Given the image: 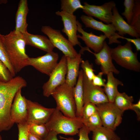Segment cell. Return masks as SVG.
Wrapping results in <instances>:
<instances>
[{
    "label": "cell",
    "mask_w": 140,
    "mask_h": 140,
    "mask_svg": "<svg viewBox=\"0 0 140 140\" xmlns=\"http://www.w3.org/2000/svg\"><path fill=\"white\" fill-rule=\"evenodd\" d=\"M27 85L26 80L20 76L7 82L0 81V132L9 130L14 125L10 116L11 105L17 92Z\"/></svg>",
    "instance_id": "1"
},
{
    "label": "cell",
    "mask_w": 140,
    "mask_h": 140,
    "mask_svg": "<svg viewBox=\"0 0 140 140\" xmlns=\"http://www.w3.org/2000/svg\"><path fill=\"white\" fill-rule=\"evenodd\" d=\"M3 39L9 59L16 74L28 66L29 57L26 54L25 39L23 34L11 31L3 35Z\"/></svg>",
    "instance_id": "2"
},
{
    "label": "cell",
    "mask_w": 140,
    "mask_h": 140,
    "mask_svg": "<svg viewBox=\"0 0 140 140\" xmlns=\"http://www.w3.org/2000/svg\"><path fill=\"white\" fill-rule=\"evenodd\" d=\"M46 124L49 131L73 136L78 134L83 124L82 118L68 117L56 108Z\"/></svg>",
    "instance_id": "3"
},
{
    "label": "cell",
    "mask_w": 140,
    "mask_h": 140,
    "mask_svg": "<svg viewBox=\"0 0 140 140\" xmlns=\"http://www.w3.org/2000/svg\"><path fill=\"white\" fill-rule=\"evenodd\" d=\"M73 88L65 82L56 88L51 94L56 101V108L64 115L71 118L76 117Z\"/></svg>",
    "instance_id": "4"
},
{
    "label": "cell",
    "mask_w": 140,
    "mask_h": 140,
    "mask_svg": "<svg viewBox=\"0 0 140 140\" xmlns=\"http://www.w3.org/2000/svg\"><path fill=\"white\" fill-rule=\"evenodd\" d=\"M131 43L127 41L124 45H119L111 48L113 60L119 65L128 70L136 72L140 71V63L137 57V53L132 50Z\"/></svg>",
    "instance_id": "5"
},
{
    "label": "cell",
    "mask_w": 140,
    "mask_h": 140,
    "mask_svg": "<svg viewBox=\"0 0 140 140\" xmlns=\"http://www.w3.org/2000/svg\"><path fill=\"white\" fill-rule=\"evenodd\" d=\"M96 106L102 126L114 131L122 121L123 112L109 102Z\"/></svg>",
    "instance_id": "6"
},
{
    "label": "cell",
    "mask_w": 140,
    "mask_h": 140,
    "mask_svg": "<svg viewBox=\"0 0 140 140\" xmlns=\"http://www.w3.org/2000/svg\"><path fill=\"white\" fill-rule=\"evenodd\" d=\"M41 31L46 34L54 47L61 51L66 57H76L78 53L69 40L61 33L60 30L52 28L50 26H43Z\"/></svg>",
    "instance_id": "7"
},
{
    "label": "cell",
    "mask_w": 140,
    "mask_h": 140,
    "mask_svg": "<svg viewBox=\"0 0 140 140\" xmlns=\"http://www.w3.org/2000/svg\"><path fill=\"white\" fill-rule=\"evenodd\" d=\"M67 73L66 57L64 55L49 76L48 81L43 84V95L49 97L56 88L65 82Z\"/></svg>",
    "instance_id": "8"
},
{
    "label": "cell",
    "mask_w": 140,
    "mask_h": 140,
    "mask_svg": "<svg viewBox=\"0 0 140 140\" xmlns=\"http://www.w3.org/2000/svg\"><path fill=\"white\" fill-rule=\"evenodd\" d=\"M58 58V53L53 51L36 58L29 57L27 65L49 76L56 67Z\"/></svg>",
    "instance_id": "9"
},
{
    "label": "cell",
    "mask_w": 140,
    "mask_h": 140,
    "mask_svg": "<svg viewBox=\"0 0 140 140\" xmlns=\"http://www.w3.org/2000/svg\"><path fill=\"white\" fill-rule=\"evenodd\" d=\"M80 18L86 27L91 28L103 32L107 38L108 39V44L121 43L118 39L120 38L121 36L116 32V29L112 23L104 24L95 20L92 17L84 15H82Z\"/></svg>",
    "instance_id": "10"
},
{
    "label": "cell",
    "mask_w": 140,
    "mask_h": 140,
    "mask_svg": "<svg viewBox=\"0 0 140 140\" xmlns=\"http://www.w3.org/2000/svg\"><path fill=\"white\" fill-rule=\"evenodd\" d=\"M83 86L84 104L90 102L97 105L108 102L103 88L94 85L84 72Z\"/></svg>",
    "instance_id": "11"
},
{
    "label": "cell",
    "mask_w": 140,
    "mask_h": 140,
    "mask_svg": "<svg viewBox=\"0 0 140 140\" xmlns=\"http://www.w3.org/2000/svg\"><path fill=\"white\" fill-rule=\"evenodd\" d=\"M83 11L87 16L97 18L107 24L111 23L113 17L112 10L116 4L111 1L103 4L97 5L83 3Z\"/></svg>",
    "instance_id": "12"
},
{
    "label": "cell",
    "mask_w": 140,
    "mask_h": 140,
    "mask_svg": "<svg viewBox=\"0 0 140 140\" xmlns=\"http://www.w3.org/2000/svg\"><path fill=\"white\" fill-rule=\"evenodd\" d=\"M81 51L87 50L93 54L95 57V62L96 64L100 66L101 72L104 74L107 75L110 72H112L118 74L120 71L114 66L112 62L111 54V48L108 45L106 42L104 41L103 47L98 53H95L91 51L89 48L82 47Z\"/></svg>",
    "instance_id": "13"
},
{
    "label": "cell",
    "mask_w": 140,
    "mask_h": 140,
    "mask_svg": "<svg viewBox=\"0 0 140 140\" xmlns=\"http://www.w3.org/2000/svg\"><path fill=\"white\" fill-rule=\"evenodd\" d=\"M28 111L27 123L46 124L48 121L55 108L45 107L38 103L26 99Z\"/></svg>",
    "instance_id": "14"
},
{
    "label": "cell",
    "mask_w": 140,
    "mask_h": 140,
    "mask_svg": "<svg viewBox=\"0 0 140 140\" xmlns=\"http://www.w3.org/2000/svg\"><path fill=\"white\" fill-rule=\"evenodd\" d=\"M22 89H19L14 97L10 110V116L13 123L17 124L27 122L28 111L26 98L22 95Z\"/></svg>",
    "instance_id": "15"
},
{
    "label": "cell",
    "mask_w": 140,
    "mask_h": 140,
    "mask_svg": "<svg viewBox=\"0 0 140 140\" xmlns=\"http://www.w3.org/2000/svg\"><path fill=\"white\" fill-rule=\"evenodd\" d=\"M55 14L61 17L64 25V28L62 31L67 36L68 39L73 46L78 45L81 48V44L77 37V20L76 16L62 11H57L55 12Z\"/></svg>",
    "instance_id": "16"
},
{
    "label": "cell",
    "mask_w": 140,
    "mask_h": 140,
    "mask_svg": "<svg viewBox=\"0 0 140 140\" xmlns=\"http://www.w3.org/2000/svg\"><path fill=\"white\" fill-rule=\"evenodd\" d=\"M77 31L81 34L77 35V37L81 39L86 45V47L92 50L94 53L99 52L102 49L105 40L107 38L104 34L99 36L94 34L92 32L88 33L82 28V25L77 20Z\"/></svg>",
    "instance_id": "17"
},
{
    "label": "cell",
    "mask_w": 140,
    "mask_h": 140,
    "mask_svg": "<svg viewBox=\"0 0 140 140\" xmlns=\"http://www.w3.org/2000/svg\"><path fill=\"white\" fill-rule=\"evenodd\" d=\"M112 12L111 23L115 27L116 31L118 32L117 33L119 35L123 37L124 35L127 34L136 38L140 37V34L137 33L120 15L116 6L113 8Z\"/></svg>",
    "instance_id": "18"
},
{
    "label": "cell",
    "mask_w": 140,
    "mask_h": 140,
    "mask_svg": "<svg viewBox=\"0 0 140 140\" xmlns=\"http://www.w3.org/2000/svg\"><path fill=\"white\" fill-rule=\"evenodd\" d=\"M66 60L67 73L65 82L70 87H73L76 84L80 65L83 60L81 54L78 53L77 56L74 58L66 57Z\"/></svg>",
    "instance_id": "19"
},
{
    "label": "cell",
    "mask_w": 140,
    "mask_h": 140,
    "mask_svg": "<svg viewBox=\"0 0 140 140\" xmlns=\"http://www.w3.org/2000/svg\"><path fill=\"white\" fill-rule=\"evenodd\" d=\"M23 34L26 45L35 47L47 52L53 51L54 48L49 38L46 37L31 34L27 32Z\"/></svg>",
    "instance_id": "20"
},
{
    "label": "cell",
    "mask_w": 140,
    "mask_h": 140,
    "mask_svg": "<svg viewBox=\"0 0 140 140\" xmlns=\"http://www.w3.org/2000/svg\"><path fill=\"white\" fill-rule=\"evenodd\" d=\"M29 11L27 0H20L15 16V33L23 34L27 32L26 17Z\"/></svg>",
    "instance_id": "21"
},
{
    "label": "cell",
    "mask_w": 140,
    "mask_h": 140,
    "mask_svg": "<svg viewBox=\"0 0 140 140\" xmlns=\"http://www.w3.org/2000/svg\"><path fill=\"white\" fill-rule=\"evenodd\" d=\"M83 72L82 69L79 71L78 79L73 91L76 107V117L82 118L81 114L84 105L83 79Z\"/></svg>",
    "instance_id": "22"
},
{
    "label": "cell",
    "mask_w": 140,
    "mask_h": 140,
    "mask_svg": "<svg viewBox=\"0 0 140 140\" xmlns=\"http://www.w3.org/2000/svg\"><path fill=\"white\" fill-rule=\"evenodd\" d=\"M107 75V81L103 89L108 102L113 103L118 92V85L123 86V84L122 81L114 77L113 72H110Z\"/></svg>",
    "instance_id": "23"
},
{
    "label": "cell",
    "mask_w": 140,
    "mask_h": 140,
    "mask_svg": "<svg viewBox=\"0 0 140 140\" xmlns=\"http://www.w3.org/2000/svg\"><path fill=\"white\" fill-rule=\"evenodd\" d=\"M134 101L132 96H129L125 93H117L114 99L113 103L120 110L123 112L128 110H131Z\"/></svg>",
    "instance_id": "24"
},
{
    "label": "cell",
    "mask_w": 140,
    "mask_h": 140,
    "mask_svg": "<svg viewBox=\"0 0 140 140\" xmlns=\"http://www.w3.org/2000/svg\"><path fill=\"white\" fill-rule=\"evenodd\" d=\"M92 140H120V138L113 131L102 126L93 131Z\"/></svg>",
    "instance_id": "25"
},
{
    "label": "cell",
    "mask_w": 140,
    "mask_h": 140,
    "mask_svg": "<svg viewBox=\"0 0 140 140\" xmlns=\"http://www.w3.org/2000/svg\"><path fill=\"white\" fill-rule=\"evenodd\" d=\"M28 124L29 132L42 140L47 136L49 131L46 124L31 123Z\"/></svg>",
    "instance_id": "26"
},
{
    "label": "cell",
    "mask_w": 140,
    "mask_h": 140,
    "mask_svg": "<svg viewBox=\"0 0 140 140\" xmlns=\"http://www.w3.org/2000/svg\"><path fill=\"white\" fill-rule=\"evenodd\" d=\"M61 2L62 11L70 15H73L77 10L83 9L84 7L80 0H61Z\"/></svg>",
    "instance_id": "27"
},
{
    "label": "cell",
    "mask_w": 140,
    "mask_h": 140,
    "mask_svg": "<svg viewBox=\"0 0 140 140\" xmlns=\"http://www.w3.org/2000/svg\"><path fill=\"white\" fill-rule=\"evenodd\" d=\"M0 60L6 66L13 77L16 73L9 59L3 39V35L0 33Z\"/></svg>",
    "instance_id": "28"
},
{
    "label": "cell",
    "mask_w": 140,
    "mask_h": 140,
    "mask_svg": "<svg viewBox=\"0 0 140 140\" xmlns=\"http://www.w3.org/2000/svg\"><path fill=\"white\" fill-rule=\"evenodd\" d=\"M130 25L140 34V0H135L132 19Z\"/></svg>",
    "instance_id": "29"
},
{
    "label": "cell",
    "mask_w": 140,
    "mask_h": 140,
    "mask_svg": "<svg viewBox=\"0 0 140 140\" xmlns=\"http://www.w3.org/2000/svg\"><path fill=\"white\" fill-rule=\"evenodd\" d=\"M82 120L83 124L87 127L90 131L102 126L101 118L97 112L87 118Z\"/></svg>",
    "instance_id": "30"
},
{
    "label": "cell",
    "mask_w": 140,
    "mask_h": 140,
    "mask_svg": "<svg viewBox=\"0 0 140 140\" xmlns=\"http://www.w3.org/2000/svg\"><path fill=\"white\" fill-rule=\"evenodd\" d=\"M134 0H125L124 5L125 7L124 11L122 13L127 20V23L130 24L132 19L134 4Z\"/></svg>",
    "instance_id": "31"
},
{
    "label": "cell",
    "mask_w": 140,
    "mask_h": 140,
    "mask_svg": "<svg viewBox=\"0 0 140 140\" xmlns=\"http://www.w3.org/2000/svg\"><path fill=\"white\" fill-rule=\"evenodd\" d=\"M97 112V107L94 104L87 103L84 104L81 114L82 120L86 119Z\"/></svg>",
    "instance_id": "32"
},
{
    "label": "cell",
    "mask_w": 140,
    "mask_h": 140,
    "mask_svg": "<svg viewBox=\"0 0 140 140\" xmlns=\"http://www.w3.org/2000/svg\"><path fill=\"white\" fill-rule=\"evenodd\" d=\"M82 70L85 74L88 79L92 81L95 75L94 73L93 66L88 60H82L81 64Z\"/></svg>",
    "instance_id": "33"
},
{
    "label": "cell",
    "mask_w": 140,
    "mask_h": 140,
    "mask_svg": "<svg viewBox=\"0 0 140 140\" xmlns=\"http://www.w3.org/2000/svg\"><path fill=\"white\" fill-rule=\"evenodd\" d=\"M13 78L6 66L0 60V81L7 82Z\"/></svg>",
    "instance_id": "34"
},
{
    "label": "cell",
    "mask_w": 140,
    "mask_h": 140,
    "mask_svg": "<svg viewBox=\"0 0 140 140\" xmlns=\"http://www.w3.org/2000/svg\"><path fill=\"white\" fill-rule=\"evenodd\" d=\"M18 140H29L28 124L27 122L17 124Z\"/></svg>",
    "instance_id": "35"
},
{
    "label": "cell",
    "mask_w": 140,
    "mask_h": 140,
    "mask_svg": "<svg viewBox=\"0 0 140 140\" xmlns=\"http://www.w3.org/2000/svg\"><path fill=\"white\" fill-rule=\"evenodd\" d=\"M90 132L87 127L83 124L79 130L78 134L79 138L78 139H75L72 137H65L60 136H59V138L65 140H90L88 134Z\"/></svg>",
    "instance_id": "36"
},
{
    "label": "cell",
    "mask_w": 140,
    "mask_h": 140,
    "mask_svg": "<svg viewBox=\"0 0 140 140\" xmlns=\"http://www.w3.org/2000/svg\"><path fill=\"white\" fill-rule=\"evenodd\" d=\"M103 74V73L101 72H99L97 75H95L92 81L93 84L98 87H104L106 84V80L102 78Z\"/></svg>",
    "instance_id": "37"
},
{
    "label": "cell",
    "mask_w": 140,
    "mask_h": 140,
    "mask_svg": "<svg viewBox=\"0 0 140 140\" xmlns=\"http://www.w3.org/2000/svg\"><path fill=\"white\" fill-rule=\"evenodd\" d=\"M120 38L126 40L127 41L132 43L135 46L137 51L140 50V38H139L135 39H131L121 36Z\"/></svg>",
    "instance_id": "38"
},
{
    "label": "cell",
    "mask_w": 140,
    "mask_h": 140,
    "mask_svg": "<svg viewBox=\"0 0 140 140\" xmlns=\"http://www.w3.org/2000/svg\"><path fill=\"white\" fill-rule=\"evenodd\" d=\"M131 110L134 111L136 113L138 120L140 119V100L136 104H132Z\"/></svg>",
    "instance_id": "39"
},
{
    "label": "cell",
    "mask_w": 140,
    "mask_h": 140,
    "mask_svg": "<svg viewBox=\"0 0 140 140\" xmlns=\"http://www.w3.org/2000/svg\"><path fill=\"white\" fill-rule=\"evenodd\" d=\"M57 135L53 131H49L47 136L44 140H58L57 137Z\"/></svg>",
    "instance_id": "40"
},
{
    "label": "cell",
    "mask_w": 140,
    "mask_h": 140,
    "mask_svg": "<svg viewBox=\"0 0 140 140\" xmlns=\"http://www.w3.org/2000/svg\"><path fill=\"white\" fill-rule=\"evenodd\" d=\"M29 140H42L32 134L29 132L28 134Z\"/></svg>",
    "instance_id": "41"
},
{
    "label": "cell",
    "mask_w": 140,
    "mask_h": 140,
    "mask_svg": "<svg viewBox=\"0 0 140 140\" xmlns=\"http://www.w3.org/2000/svg\"><path fill=\"white\" fill-rule=\"evenodd\" d=\"M7 2V0H0V4H2L6 3Z\"/></svg>",
    "instance_id": "42"
},
{
    "label": "cell",
    "mask_w": 140,
    "mask_h": 140,
    "mask_svg": "<svg viewBox=\"0 0 140 140\" xmlns=\"http://www.w3.org/2000/svg\"><path fill=\"white\" fill-rule=\"evenodd\" d=\"M0 140H2V137L0 135Z\"/></svg>",
    "instance_id": "43"
}]
</instances>
